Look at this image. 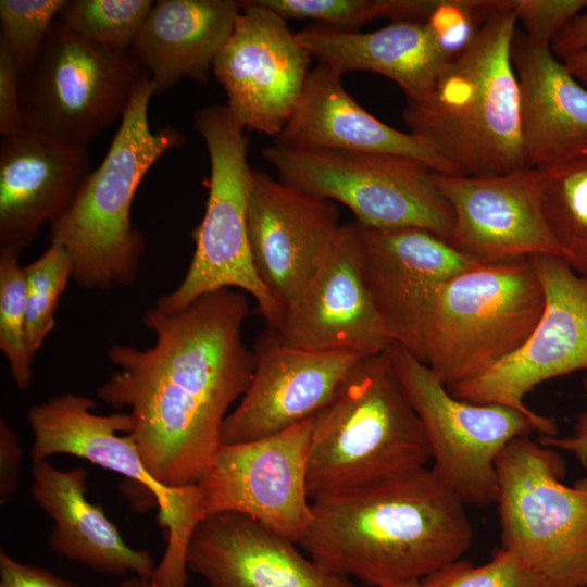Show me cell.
<instances>
[{
	"label": "cell",
	"mask_w": 587,
	"mask_h": 587,
	"mask_svg": "<svg viewBox=\"0 0 587 587\" xmlns=\"http://www.w3.org/2000/svg\"><path fill=\"white\" fill-rule=\"evenodd\" d=\"M250 305L230 288L177 310L154 305L142 315L155 335L148 349L112 345L117 366L97 389L112 408H128L143 463L163 486L196 484L221 444L233 402L245 394L254 357L243 340Z\"/></svg>",
	"instance_id": "6da1fadb"
},
{
	"label": "cell",
	"mask_w": 587,
	"mask_h": 587,
	"mask_svg": "<svg viewBox=\"0 0 587 587\" xmlns=\"http://www.w3.org/2000/svg\"><path fill=\"white\" fill-rule=\"evenodd\" d=\"M464 505L423 466L311 501L312 520L298 546L369 587L417 584L470 548Z\"/></svg>",
	"instance_id": "7a4b0ae2"
},
{
	"label": "cell",
	"mask_w": 587,
	"mask_h": 587,
	"mask_svg": "<svg viewBox=\"0 0 587 587\" xmlns=\"http://www.w3.org/2000/svg\"><path fill=\"white\" fill-rule=\"evenodd\" d=\"M516 17L503 0L402 118L410 133L458 176H490L527 167L521 132V91L512 62Z\"/></svg>",
	"instance_id": "3957f363"
},
{
	"label": "cell",
	"mask_w": 587,
	"mask_h": 587,
	"mask_svg": "<svg viewBox=\"0 0 587 587\" xmlns=\"http://www.w3.org/2000/svg\"><path fill=\"white\" fill-rule=\"evenodd\" d=\"M154 93L143 71L101 164L51 224L50 243L67 252L72 279L82 288L126 287L136 280L146 241L132 225L133 199L150 167L185 140L174 127L151 130L148 109Z\"/></svg>",
	"instance_id": "277c9868"
},
{
	"label": "cell",
	"mask_w": 587,
	"mask_h": 587,
	"mask_svg": "<svg viewBox=\"0 0 587 587\" xmlns=\"http://www.w3.org/2000/svg\"><path fill=\"white\" fill-rule=\"evenodd\" d=\"M429 446L386 350L363 357L313 416L311 501L426 466Z\"/></svg>",
	"instance_id": "5b68a950"
},
{
	"label": "cell",
	"mask_w": 587,
	"mask_h": 587,
	"mask_svg": "<svg viewBox=\"0 0 587 587\" xmlns=\"http://www.w3.org/2000/svg\"><path fill=\"white\" fill-rule=\"evenodd\" d=\"M544 308L529 258L467 268L436 294L423 362L446 387L473 379L526 341Z\"/></svg>",
	"instance_id": "8992f818"
},
{
	"label": "cell",
	"mask_w": 587,
	"mask_h": 587,
	"mask_svg": "<svg viewBox=\"0 0 587 587\" xmlns=\"http://www.w3.org/2000/svg\"><path fill=\"white\" fill-rule=\"evenodd\" d=\"M193 126L210 160L204 214L192 230L195 251L180 284L155 305L177 310L207 294L225 288L250 295L267 329L279 332L284 311L260 279L251 255L247 212L252 168L245 127L227 105L196 111Z\"/></svg>",
	"instance_id": "52a82bcc"
},
{
	"label": "cell",
	"mask_w": 587,
	"mask_h": 587,
	"mask_svg": "<svg viewBox=\"0 0 587 587\" xmlns=\"http://www.w3.org/2000/svg\"><path fill=\"white\" fill-rule=\"evenodd\" d=\"M496 467L501 548L550 587H587V475L563 484L561 454L529 436L513 439Z\"/></svg>",
	"instance_id": "ba28073f"
},
{
	"label": "cell",
	"mask_w": 587,
	"mask_h": 587,
	"mask_svg": "<svg viewBox=\"0 0 587 587\" xmlns=\"http://www.w3.org/2000/svg\"><path fill=\"white\" fill-rule=\"evenodd\" d=\"M263 157L279 179L338 202L370 228H420L448 241L453 211L426 164L400 155L272 146Z\"/></svg>",
	"instance_id": "9c48e42d"
},
{
	"label": "cell",
	"mask_w": 587,
	"mask_h": 587,
	"mask_svg": "<svg viewBox=\"0 0 587 587\" xmlns=\"http://www.w3.org/2000/svg\"><path fill=\"white\" fill-rule=\"evenodd\" d=\"M96 402L76 394L54 396L28 411L34 436L32 461L53 454H71L113 471L146 488L159 507V522L166 530L167 547L150 583L157 587H185L188 582L186 551L190 537L205 519L197 484L170 488L147 470L130 434L129 413L99 415Z\"/></svg>",
	"instance_id": "30bf717a"
},
{
	"label": "cell",
	"mask_w": 587,
	"mask_h": 587,
	"mask_svg": "<svg viewBox=\"0 0 587 587\" xmlns=\"http://www.w3.org/2000/svg\"><path fill=\"white\" fill-rule=\"evenodd\" d=\"M142 73L129 50L91 42L58 18L22 74L24 124L86 147L122 118Z\"/></svg>",
	"instance_id": "8fae6325"
},
{
	"label": "cell",
	"mask_w": 587,
	"mask_h": 587,
	"mask_svg": "<svg viewBox=\"0 0 587 587\" xmlns=\"http://www.w3.org/2000/svg\"><path fill=\"white\" fill-rule=\"evenodd\" d=\"M386 352L424 429L433 470L464 504L497 502V460L515 438L540 434L519 410L476 404L452 396L427 364L391 342Z\"/></svg>",
	"instance_id": "7c38bea8"
},
{
	"label": "cell",
	"mask_w": 587,
	"mask_h": 587,
	"mask_svg": "<svg viewBox=\"0 0 587 587\" xmlns=\"http://www.w3.org/2000/svg\"><path fill=\"white\" fill-rule=\"evenodd\" d=\"M529 260L545 294L536 327L514 353L447 388L466 402L519 410L538 424L541 436H555V422L529 409L524 399L546 380L587 370V279L560 257L536 254Z\"/></svg>",
	"instance_id": "4fadbf2b"
},
{
	"label": "cell",
	"mask_w": 587,
	"mask_h": 587,
	"mask_svg": "<svg viewBox=\"0 0 587 587\" xmlns=\"http://www.w3.org/2000/svg\"><path fill=\"white\" fill-rule=\"evenodd\" d=\"M313 416L278 433L222 444L196 483L204 516L247 515L299 542L311 520L308 461Z\"/></svg>",
	"instance_id": "5bb4252c"
},
{
	"label": "cell",
	"mask_w": 587,
	"mask_h": 587,
	"mask_svg": "<svg viewBox=\"0 0 587 587\" xmlns=\"http://www.w3.org/2000/svg\"><path fill=\"white\" fill-rule=\"evenodd\" d=\"M238 2L240 13L212 73L245 129L277 137L301 97L311 55L276 12L257 0Z\"/></svg>",
	"instance_id": "9a60e30c"
},
{
	"label": "cell",
	"mask_w": 587,
	"mask_h": 587,
	"mask_svg": "<svg viewBox=\"0 0 587 587\" xmlns=\"http://www.w3.org/2000/svg\"><path fill=\"white\" fill-rule=\"evenodd\" d=\"M358 227L361 274L385 332L391 342L423 361L439 287L482 263L424 229Z\"/></svg>",
	"instance_id": "2e32d148"
},
{
	"label": "cell",
	"mask_w": 587,
	"mask_h": 587,
	"mask_svg": "<svg viewBox=\"0 0 587 587\" xmlns=\"http://www.w3.org/2000/svg\"><path fill=\"white\" fill-rule=\"evenodd\" d=\"M433 180L454 215L448 242L467 258L482 264L536 254L565 260L545 218L537 168L490 176L434 172Z\"/></svg>",
	"instance_id": "e0dca14e"
},
{
	"label": "cell",
	"mask_w": 587,
	"mask_h": 587,
	"mask_svg": "<svg viewBox=\"0 0 587 587\" xmlns=\"http://www.w3.org/2000/svg\"><path fill=\"white\" fill-rule=\"evenodd\" d=\"M338 216L335 202L252 171L247 212L250 251L260 279L284 315L327 252L340 226Z\"/></svg>",
	"instance_id": "ac0fdd59"
},
{
	"label": "cell",
	"mask_w": 587,
	"mask_h": 587,
	"mask_svg": "<svg viewBox=\"0 0 587 587\" xmlns=\"http://www.w3.org/2000/svg\"><path fill=\"white\" fill-rule=\"evenodd\" d=\"M250 383L221 429V444L255 440L314 416L365 355L305 350L266 329L253 347Z\"/></svg>",
	"instance_id": "d6986e66"
},
{
	"label": "cell",
	"mask_w": 587,
	"mask_h": 587,
	"mask_svg": "<svg viewBox=\"0 0 587 587\" xmlns=\"http://www.w3.org/2000/svg\"><path fill=\"white\" fill-rule=\"evenodd\" d=\"M277 333L292 347L323 352L370 355L391 344L361 274L355 222L340 224Z\"/></svg>",
	"instance_id": "ffe728a7"
},
{
	"label": "cell",
	"mask_w": 587,
	"mask_h": 587,
	"mask_svg": "<svg viewBox=\"0 0 587 587\" xmlns=\"http://www.w3.org/2000/svg\"><path fill=\"white\" fill-rule=\"evenodd\" d=\"M297 545L247 515L222 512L195 528L186 565L211 587H369L324 566Z\"/></svg>",
	"instance_id": "44dd1931"
},
{
	"label": "cell",
	"mask_w": 587,
	"mask_h": 587,
	"mask_svg": "<svg viewBox=\"0 0 587 587\" xmlns=\"http://www.w3.org/2000/svg\"><path fill=\"white\" fill-rule=\"evenodd\" d=\"M87 148L24 125L0 145V251L20 253L74 202L89 175Z\"/></svg>",
	"instance_id": "7402d4cb"
},
{
	"label": "cell",
	"mask_w": 587,
	"mask_h": 587,
	"mask_svg": "<svg viewBox=\"0 0 587 587\" xmlns=\"http://www.w3.org/2000/svg\"><path fill=\"white\" fill-rule=\"evenodd\" d=\"M275 138L276 146L291 149L400 155L437 173L458 176L417 136L392 128L365 111L344 88L341 76L321 64L311 70L291 116Z\"/></svg>",
	"instance_id": "603a6c76"
},
{
	"label": "cell",
	"mask_w": 587,
	"mask_h": 587,
	"mask_svg": "<svg viewBox=\"0 0 587 587\" xmlns=\"http://www.w3.org/2000/svg\"><path fill=\"white\" fill-rule=\"evenodd\" d=\"M511 54L521 91L526 166L538 168L587 155V87L550 46L532 42L520 29Z\"/></svg>",
	"instance_id": "cb8c5ba5"
},
{
	"label": "cell",
	"mask_w": 587,
	"mask_h": 587,
	"mask_svg": "<svg viewBox=\"0 0 587 587\" xmlns=\"http://www.w3.org/2000/svg\"><path fill=\"white\" fill-rule=\"evenodd\" d=\"M30 496L52 520L49 548L96 572L150 580L155 563L146 550L134 549L108 519L101 505L87 499V472L62 471L47 460L32 461Z\"/></svg>",
	"instance_id": "d4e9b609"
},
{
	"label": "cell",
	"mask_w": 587,
	"mask_h": 587,
	"mask_svg": "<svg viewBox=\"0 0 587 587\" xmlns=\"http://www.w3.org/2000/svg\"><path fill=\"white\" fill-rule=\"evenodd\" d=\"M311 58L338 75L369 71L395 82L407 102L419 101L450 60L425 21H392L373 32L312 24L296 33Z\"/></svg>",
	"instance_id": "484cf974"
},
{
	"label": "cell",
	"mask_w": 587,
	"mask_h": 587,
	"mask_svg": "<svg viewBox=\"0 0 587 587\" xmlns=\"http://www.w3.org/2000/svg\"><path fill=\"white\" fill-rule=\"evenodd\" d=\"M239 13L234 0L157 1L129 51L155 93L182 78L205 84Z\"/></svg>",
	"instance_id": "4316f807"
},
{
	"label": "cell",
	"mask_w": 587,
	"mask_h": 587,
	"mask_svg": "<svg viewBox=\"0 0 587 587\" xmlns=\"http://www.w3.org/2000/svg\"><path fill=\"white\" fill-rule=\"evenodd\" d=\"M537 170L547 224L565 261L587 278V155Z\"/></svg>",
	"instance_id": "83f0119b"
},
{
	"label": "cell",
	"mask_w": 587,
	"mask_h": 587,
	"mask_svg": "<svg viewBox=\"0 0 587 587\" xmlns=\"http://www.w3.org/2000/svg\"><path fill=\"white\" fill-rule=\"evenodd\" d=\"M286 21L310 18L344 30H359L379 17L426 21L438 0H257Z\"/></svg>",
	"instance_id": "f1b7e54d"
},
{
	"label": "cell",
	"mask_w": 587,
	"mask_h": 587,
	"mask_svg": "<svg viewBox=\"0 0 587 587\" xmlns=\"http://www.w3.org/2000/svg\"><path fill=\"white\" fill-rule=\"evenodd\" d=\"M153 3L151 0H67L58 18L91 42L129 50Z\"/></svg>",
	"instance_id": "f546056e"
},
{
	"label": "cell",
	"mask_w": 587,
	"mask_h": 587,
	"mask_svg": "<svg viewBox=\"0 0 587 587\" xmlns=\"http://www.w3.org/2000/svg\"><path fill=\"white\" fill-rule=\"evenodd\" d=\"M0 349L18 389L33 380L32 353L26 336V287L18 254L0 251Z\"/></svg>",
	"instance_id": "4dcf8cb0"
},
{
	"label": "cell",
	"mask_w": 587,
	"mask_h": 587,
	"mask_svg": "<svg viewBox=\"0 0 587 587\" xmlns=\"http://www.w3.org/2000/svg\"><path fill=\"white\" fill-rule=\"evenodd\" d=\"M72 273L70 255L55 243H50L40 257L24 266L26 336L34 355L54 327L59 299L67 287Z\"/></svg>",
	"instance_id": "1f68e13d"
},
{
	"label": "cell",
	"mask_w": 587,
	"mask_h": 587,
	"mask_svg": "<svg viewBox=\"0 0 587 587\" xmlns=\"http://www.w3.org/2000/svg\"><path fill=\"white\" fill-rule=\"evenodd\" d=\"M420 584L421 587H550L522 559L501 547L484 564L459 559Z\"/></svg>",
	"instance_id": "d6a6232c"
},
{
	"label": "cell",
	"mask_w": 587,
	"mask_h": 587,
	"mask_svg": "<svg viewBox=\"0 0 587 587\" xmlns=\"http://www.w3.org/2000/svg\"><path fill=\"white\" fill-rule=\"evenodd\" d=\"M67 0H1V35L24 74L35 61Z\"/></svg>",
	"instance_id": "836d02e7"
},
{
	"label": "cell",
	"mask_w": 587,
	"mask_h": 587,
	"mask_svg": "<svg viewBox=\"0 0 587 587\" xmlns=\"http://www.w3.org/2000/svg\"><path fill=\"white\" fill-rule=\"evenodd\" d=\"M495 9L496 0H439L425 22L452 59L469 45Z\"/></svg>",
	"instance_id": "e575fe53"
},
{
	"label": "cell",
	"mask_w": 587,
	"mask_h": 587,
	"mask_svg": "<svg viewBox=\"0 0 587 587\" xmlns=\"http://www.w3.org/2000/svg\"><path fill=\"white\" fill-rule=\"evenodd\" d=\"M534 43L550 46L560 32L583 10L587 0H503Z\"/></svg>",
	"instance_id": "d590c367"
},
{
	"label": "cell",
	"mask_w": 587,
	"mask_h": 587,
	"mask_svg": "<svg viewBox=\"0 0 587 587\" xmlns=\"http://www.w3.org/2000/svg\"><path fill=\"white\" fill-rule=\"evenodd\" d=\"M22 72L7 39L0 35V134L15 133L24 124L21 108Z\"/></svg>",
	"instance_id": "8d00e7d4"
},
{
	"label": "cell",
	"mask_w": 587,
	"mask_h": 587,
	"mask_svg": "<svg viewBox=\"0 0 587 587\" xmlns=\"http://www.w3.org/2000/svg\"><path fill=\"white\" fill-rule=\"evenodd\" d=\"M0 587H78L51 572L18 562L0 552Z\"/></svg>",
	"instance_id": "74e56055"
},
{
	"label": "cell",
	"mask_w": 587,
	"mask_h": 587,
	"mask_svg": "<svg viewBox=\"0 0 587 587\" xmlns=\"http://www.w3.org/2000/svg\"><path fill=\"white\" fill-rule=\"evenodd\" d=\"M22 450L17 433L1 417L0 420V499L5 503L18 487Z\"/></svg>",
	"instance_id": "f35d334b"
},
{
	"label": "cell",
	"mask_w": 587,
	"mask_h": 587,
	"mask_svg": "<svg viewBox=\"0 0 587 587\" xmlns=\"http://www.w3.org/2000/svg\"><path fill=\"white\" fill-rule=\"evenodd\" d=\"M551 50L561 61L587 50V8L560 32L551 43Z\"/></svg>",
	"instance_id": "ab89813d"
},
{
	"label": "cell",
	"mask_w": 587,
	"mask_h": 587,
	"mask_svg": "<svg viewBox=\"0 0 587 587\" xmlns=\"http://www.w3.org/2000/svg\"><path fill=\"white\" fill-rule=\"evenodd\" d=\"M584 386L587 389V376L584 379ZM539 442L555 450L566 451L587 466V412H583L577 416L572 434L567 436H541Z\"/></svg>",
	"instance_id": "60d3db41"
},
{
	"label": "cell",
	"mask_w": 587,
	"mask_h": 587,
	"mask_svg": "<svg viewBox=\"0 0 587 587\" xmlns=\"http://www.w3.org/2000/svg\"><path fill=\"white\" fill-rule=\"evenodd\" d=\"M570 73L587 87V50L576 53L563 61Z\"/></svg>",
	"instance_id": "b9f144b4"
},
{
	"label": "cell",
	"mask_w": 587,
	"mask_h": 587,
	"mask_svg": "<svg viewBox=\"0 0 587 587\" xmlns=\"http://www.w3.org/2000/svg\"><path fill=\"white\" fill-rule=\"evenodd\" d=\"M118 587H150V580L135 576L125 579Z\"/></svg>",
	"instance_id": "7bdbcfd3"
},
{
	"label": "cell",
	"mask_w": 587,
	"mask_h": 587,
	"mask_svg": "<svg viewBox=\"0 0 587 587\" xmlns=\"http://www.w3.org/2000/svg\"><path fill=\"white\" fill-rule=\"evenodd\" d=\"M388 587H421V584H405V585H395V586H388Z\"/></svg>",
	"instance_id": "ee69618b"
},
{
	"label": "cell",
	"mask_w": 587,
	"mask_h": 587,
	"mask_svg": "<svg viewBox=\"0 0 587 587\" xmlns=\"http://www.w3.org/2000/svg\"><path fill=\"white\" fill-rule=\"evenodd\" d=\"M150 587H155V586L151 585V583H150Z\"/></svg>",
	"instance_id": "f6af8a7d"
},
{
	"label": "cell",
	"mask_w": 587,
	"mask_h": 587,
	"mask_svg": "<svg viewBox=\"0 0 587 587\" xmlns=\"http://www.w3.org/2000/svg\"><path fill=\"white\" fill-rule=\"evenodd\" d=\"M587 279V278H586Z\"/></svg>",
	"instance_id": "bcb514c9"
}]
</instances>
